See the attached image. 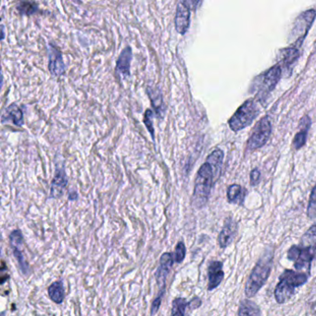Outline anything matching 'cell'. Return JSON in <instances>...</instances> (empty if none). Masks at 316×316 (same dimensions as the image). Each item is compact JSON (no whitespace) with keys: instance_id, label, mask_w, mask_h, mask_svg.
Instances as JSON below:
<instances>
[{"instance_id":"1","label":"cell","mask_w":316,"mask_h":316,"mask_svg":"<svg viewBox=\"0 0 316 316\" xmlns=\"http://www.w3.org/2000/svg\"><path fill=\"white\" fill-rule=\"evenodd\" d=\"M274 253L272 249H267L261 256L260 260L257 261L254 268L252 269L247 280L245 286V294L247 298L254 297L260 291L262 286L265 285L266 281L271 274L273 266Z\"/></svg>"},{"instance_id":"2","label":"cell","mask_w":316,"mask_h":316,"mask_svg":"<svg viewBox=\"0 0 316 316\" xmlns=\"http://www.w3.org/2000/svg\"><path fill=\"white\" fill-rule=\"evenodd\" d=\"M309 279V274L304 272L285 270L280 275L279 283L274 289L276 302L283 304L289 300L298 286H303Z\"/></svg>"},{"instance_id":"3","label":"cell","mask_w":316,"mask_h":316,"mask_svg":"<svg viewBox=\"0 0 316 316\" xmlns=\"http://www.w3.org/2000/svg\"><path fill=\"white\" fill-rule=\"evenodd\" d=\"M214 179L215 177L211 165L208 163L201 165L196 177L194 192L192 197V205L196 209H202L206 205Z\"/></svg>"},{"instance_id":"4","label":"cell","mask_w":316,"mask_h":316,"mask_svg":"<svg viewBox=\"0 0 316 316\" xmlns=\"http://www.w3.org/2000/svg\"><path fill=\"white\" fill-rule=\"evenodd\" d=\"M260 110L254 99H249L240 106L235 114L229 120V126L234 132H238L244 129L254 121L257 116L259 115Z\"/></svg>"},{"instance_id":"5","label":"cell","mask_w":316,"mask_h":316,"mask_svg":"<svg viewBox=\"0 0 316 316\" xmlns=\"http://www.w3.org/2000/svg\"><path fill=\"white\" fill-rule=\"evenodd\" d=\"M315 249L302 247L300 245H293L287 250V259L294 262V267L298 272L305 270L310 274L311 261L314 259Z\"/></svg>"},{"instance_id":"6","label":"cell","mask_w":316,"mask_h":316,"mask_svg":"<svg viewBox=\"0 0 316 316\" xmlns=\"http://www.w3.org/2000/svg\"><path fill=\"white\" fill-rule=\"evenodd\" d=\"M271 132L272 125L270 119L268 116H265L256 124V127L253 129L252 134L248 140L247 148L249 150H255L265 145L271 135Z\"/></svg>"},{"instance_id":"7","label":"cell","mask_w":316,"mask_h":316,"mask_svg":"<svg viewBox=\"0 0 316 316\" xmlns=\"http://www.w3.org/2000/svg\"><path fill=\"white\" fill-rule=\"evenodd\" d=\"M9 238H10L11 248L13 249V256L17 260L19 268H20L22 274H25V275L28 274L30 267H29V264L27 263V261L25 260L24 252L21 249L24 247V244H25L23 233L19 229L13 230L11 233Z\"/></svg>"},{"instance_id":"8","label":"cell","mask_w":316,"mask_h":316,"mask_svg":"<svg viewBox=\"0 0 316 316\" xmlns=\"http://www.w3.org/2000/svg\"><path fill=\"white\" fill-rule=\"evenodd\" d=\"M281 74H282L281 67L278 65H275L262 75L261 85L257 95V97L261 101H263L264 98H266L268 95L274 90V87L279 82Z\"/></svg>"},{"instance_id":"9","label":"cell","mask_w":316,"mask_h":316,"mask_svg":"<svg viewBox=\"0 0 316 316\" xmlns=\"http://www.w3.org/2000/svg\"><path fill=\"white\" fill-rule=\"evenodd\" d=\"M174 261H175L174 253L165 252L161 256L158 268L155 272V278L160 289H166V280L168 275L170 274L171 270L174 265Z\"/></svg>"},{"instance_id":"10","label":"cell","mask_w":316,"mask_h":316,"mask_svg":"<svg viewBox=\"0 0 316 316\" xmlns=\"http://www.w3.org/2000/svg\"><path fill=\"white\" fill-rule=\"evenodd\" d=\"M49 69L53 76H61L66 71V66L62 58L61 50L56 47L53 43H49Z\"/></svg>"},{"instance_id":"11","label":"cell","mask_w":316,"mask_h":316,"mask_svg":"<svg viewBox=\"0 0 316 316\" xmlns=\"http://www.w3.org/2000/svg\"><path fill=\"white\" fill-rule=\"evenodd\" d=\"M316 17V12L314 10H310L300 14L295 22V27L293 29V34L298 37V42H302L304 37H306L310 25Z\"/></svg>"},{"instance_id":"12","label":"cell","mask_w":316,"mask_h":316,"mask_svg":"<svg viewBox=\"0 0 316 316\" xmlns=\"http://www.w3.org/2000/svg\"><path fill=\"white\" fill-rule=\"evenodd\" d=\"M190 8L186 1L178 2L175 18L176 29L180 35H185L190 25Z\"/></svg>"},{"instance_id":"13","label":"cell","mask_w":316,"mask_h":316,"mask_svg":"<svg viewBox=\"0 0 316 316\" xmlns=\"http://www.w3.org/2000/svg\"><path fill=\"white\" fill-rule=\"evenodd\" d=\"M224 264L222 261H213L208 266V290L212 291L217 288L225 278V272L223 270Z\"/></svg>"},{"instance_id":"14","label":"cell","mask_w":316,"mask_h":316,"mask_svg":"<svg viewBox=\"0 0 316 316\" xmlns=\"http://www.w3.org/2000/svg\"><path fill=\"white\" fill-rule=\"evenodd\" d=\"M237 234V224L233 220L228 218L225 221L223 229L218 236V243L221 249L227 248L234 241Z\"/></svg>"},{"instance_id":"15","label":"cell","mask_w":316,"mask_h":316,"mask_svg":"<svg viewBox=\"0 0 316 316\" xmlns=\"http://www.w3.org/2000/svg\"><path fill=\"white\" fill-rule=\"evenodd\" d=\"M68 185L67 175L64 169H58L55 177L51 182L49 197L52 199H59L64 194Z\"/></svg>"},{"instance_id":"16","label":"cell","mask_w":316,"mask_h":316,"mask_svg":"<svg viewBox=\"0 0 316 316\" xmlns=\"http://www.w3.org/2000/svg\"><path fill=\"white\" fill-rule=\"evenodd\" d=\"M1 121L3 123L5 122H13L16 126L24 125V113L23 110L17 104H11L8 106L3 111L1 116Z\"/></svg>"},{"instance_id":"17","label":"cell","mask_w":316,"mask_h":316,"mask_svg":"<svg viewBox=\"0 0 316 316\" xmlns=\"http://www.w3.org/2000/svg\"><path fill=\"white\" fill-rule=\"evenodd\" d=\"M133 59V52L130 47H126L122 49L116 62L117 73L122 74L123 77H128L130 75V66Z\"/></svg>"},{"instance_id":"18","label":"cell","mask_w":316,"mask_h":316,"mask_svg":"<svg viewBox=\"0 0 316 316\" xmlns=\"http://www.w3.org/2000/svg\"><path fill=\"white\" fill-rule=\"evenodd\" d=\"M146 92H147L149 98H150L152 107L154 108V110H156V114L160 118H163L165 115V106L162 91L156 87L148 86L146 89Z\"/></svg>"},{"instance_id":"19","label":"cell","mask_w":316,"mask_h":316,"mask_svg":"<svg viewBox=\"0 0 316 316\" xmlns=\"http://www.w3.org/2000/svg\"><path fill=\"white\" fill-rule=\"evenodd\" d=\"M310 119L309 116H304L301 119V121L299 122V126H300V131L298 132V134L295 135V138L293 141V146L296 149H299L306 144V140H307V134H308V130L310 128Z\"/></svg>"},{"instance_id":"20","label":"cell","mask_w":316,"mask_h":316,"mask_svg":"<svg viewBox=\"0 0 316 316\" xmlns=\"http://www.w3.org/2000/svg\"><path fill=\"white\" fill-rule=\"evenodd\" d=\"M49 298L56 304H61L65 298V289L63 286V282L58 280L53 282L48 288Z\"/></svg>"},{"instance_id":"21","label":"cell","mask_w":316,"mask_h":316,"mask_svg":"<svg viewBox=\"0 0 316 316\" xmlns=\"http://www.w3.org/2000/svg\"><path fill=\"white\" fill-rule=\"evenodd\" d=\"M238 316H262V313L258 304L247 298L240 301Z\"/></svg>"},{"instance_id":"22","label":"cell","mask_w":316,"mask_h":316,"mask_svg":"<svg viewBox=\"0 0 316 316\" xmlns=\"http://www.w3.org/2000/svg\"><path fill=\"white\" fill-rule=\"evenodd\" d=\"M246 190L239 185H231L227 189V199L230 203L242 205L246 197Z\"/></svg>"},{"instance_id":"23","label":"cell","mask_w":316,"mask_h":316,"mask_svg":"<svg viewBox=\"0 0 316 316\" xmlns=\"http://www.w3.org/2000/svg\"><path fill=\"white\" fill-rule=\"evenodd\" d=\"M223 160H224V152L219 148L212 152V154H210V156L207 158L206 163L211 165L215 178L219 177L221 167L223 165Z\"/></svg>"},{"instance_id":"24","label":"cell","mask_w":316,"mask_h":316,"mask_svg":"<svg viewBox=\"0 0 316 316\" xmlns=\"http://www.w3.org/2000/svg\"><path fill=\"white\" fill-rule=\"evenodd\" d=\"M300 246L316 249V223L310 226L308 231H306L302 236L300 240Z\"/></svg>"},{"instance_id":"25","label":"cell","mask_w":316,"mask_h":316,"mask_svg":"<svg viewBox=\"0 0 316 316\" xmlns=\"http://www.w3.org/2000/svg\"><path fill=\"white\" fill-rule=\"evenodd\" d=\"M189 302L185 298H176L172 303V315L185 316Z\"/></svg>"},{"instance_id":"26","label":"cell","mask_w":316,"mask_h":316,"mask_svg":"<svg viewBox=\"0 0 316 316\" xmlns=\"http://www.w3.org/2000/svg\"><path fill=\"white\" fill-rule=\"evenodd\" d=\"M16 8L22 15H32L37 13L39 10L38 6L34 2H21Z\"/></svg>"},{"instance_id":"27","label":"cell","mask_w":316,"mask_h":316,"mask_svg":"<svg viewBox=\"0 0 316 316\" xmlns=\"http://www.w3.org/2000/svg\"><path fill=\"white\" fill-rule=\"evenodd\" d=\"M299 52L296 48H288L283 52V62L286 66H289L298 59Z\"/></svg>"},{"instance_id":"28","label":"cell","mask_w":316,"mask_h":316,"mask_svg":"<svg viewBox=\"0 0 316 316\" xmlns=\"http://www.w3.org/2000/svg\"><path fill=\"white\" fill-rule=\"evenodd\" d=\"M187 254V248L186 245L183 241H179L176 246L175 252H174V258L175 261H177V263H182Z\"/></svg>"},{"instance_id":"29","label":"cell","mask_w":316,"mask_h":316,"mask_svg":"<svg viewBox=\"0 0 316 316\" xmlns=\"http://www.w3.org/2000/svg\"><path fill=\"white\" fill-rule=\"evenodd\" d=\"M307 214L310 219H316V186L310 193L309 204L307 208Z\"/></svg>"},{"instance_id":"30","label":"cell","mask_w":316,"mask_h":316,"mask_svg":"<svg viewBox=\"0 0 316 316\" xmlns=\"http://www.w3.org/2000/svg\"><path fill=\"white\" fill-rule=\"evenodd\" d=\"M165 291H166V289H160L158 294L156 295V297L153 299L151 308H150V314H151V316L155 315L158 312L159 309H160V307L162 305V301H163V298H164V296H165Z\"/></svg>"},{"instance_id":"31","label":"cell","mask_w":316,"mask_h":316,"mask_svg":"<svg viewBox=\"0 0 316 316\" xmlns=\"http://www.w3.org/2000/svg\"><path fill=\"white\" fill-rule=\"evenodd\" d=\"M153 112L151 110L147 109L144 114V123L146 124L147 130L149 131V133L151 134V137L154 139V128H153V122H152V118H153Z\"/></svg>"},{"instance_id":"32","label":"cell","mask_w":316,"mask_h":316,"mask_svg":"<svg viewBox=\"0 0 316 316\" xmlns=\"http://www.w3.org/2000/svg\"><path fill=\"white\" fill-rule=\"evenodd\" d=\"M261 179V173L258 169H254L250 174V184L251 186H257Z\"/></svg>"},{"instance_id":"33","label":"cell","mask_w":316,"mask_h":316,"mask_svg":"<svg viewBox=\"0 0 316 316\" xmlns=\"http://www.w3.org/2000/svg\"><path fill=\"white\" fill-rule=\"evenodd\" d=\"M201 299L200 298H198V297H195V298H192L190 301L189 302V306L190 308H192V309H197V308H199L200 306H201Z\"/></svg>"},{"instance_id":"34","label":"cell","mask_w":316,"mask_h":316,"mask_svg":"<svg viewBox=\"0 0 316 316\" xmlns=\"http://www.w3.org/2000/svg\"><path fill=\"white\" fill-rule=\"evenodd\" d=\"M78 199V194L75 191H72L69 193V200L70 201H76Z\"/></svg>"},{"instance_id":"35","label":"cell","mask_w":316,"mask_h":316,"mask_svg":"<svg viewBox=\"0 0 316 316\" xmlns=\"http://www.w3.org/2000/svg\"><path fill=\"white\" fill-rule=\"evenodd\" d=\"M1 29H2V39L5 38V29H4V25H2L1 26Z\"/></svg>"},{"instance_id":"36","label":"cell","mask_w":316,"mask_h":316,"mask_svg":"<svg viewBox=\"0 0 316 316\" xmlns=\"http://www.w3.org/2000/svg\"><path fill=\"white\" fill-rule=\"evenodd\" d=\"M314 308H315V310H316V302H315V306H314Z\"/></svg>"}]
</instances>
